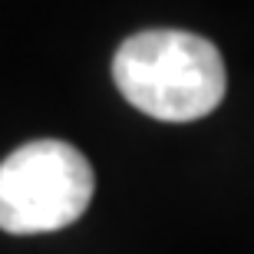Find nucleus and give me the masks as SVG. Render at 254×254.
Listing matches in <instances>:
<instances>
[{"label":"nucleus","mask_w":254,"mask_h":254,"mask_svg":"<svg viewBox=\"0 0 254 254\" xmlns=\"http://www.w3.org/2000/svg\"><path fill=\"white\" fill-rule=\"evenodd\" d=\"M113 79L126 103L162 123L201 119L225 99V63L211 40L189 30H145L116 50Z\"/></svg>","instance_id":"1"},{"label":"nucleus","mask_w":254,"mask_h":254,"mask_svg":"<svg viewBox=\"0 0 254 254\" xmlns=\"http://www.w3.org/2000/svg\"><path fill=\"white\" fill-rule=\"evenodd\" d=\"M93 185L86 155L69 142H27L0 162V228L10 235L60 231L89 208Z\"/></svg>","instance_id":"2"}]
</instances>
